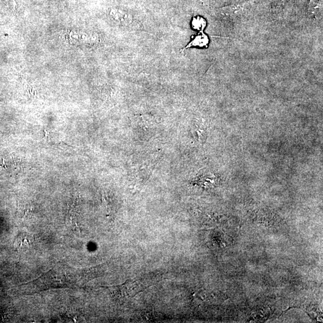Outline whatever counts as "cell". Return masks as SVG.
Masks as SVG:
<instances>
[{
    "label": "cell",
    "instance_id": "7a4b0ae2",
    "mask_svg": "<svg viewBox=\"0 0 323 323\" xmlns=\"http://www.w3.org/2000/svg\"><path fill=\"white\" fill-rule=\"evenodd\" d=\"M110 16L113 21L121 25H128L131 24L132 21L131 14L121 8H112L110 11Z\"/></svg>",
    "mask_w": 323,
    "mask_h": 323
},
{
    "label": "cell",
    "instance_id": "5b68a950",
    "mask_svg": "<svg viewBox=\"0 0 323 323\" xmlns=\"http://www.w3.org/2000/svg\"><path fill=\"white\" fill-rule=\"evenodd\" d=\"M207 22L205 19L200 16H195L191 22L192 27L197 31H203L206 27Z\"/></svg>",
    "mask_w": 323,
    "mask_h": 323
},
{
    "label": "cell",
    "instance_id": "3957f363",
    "mask_svg": "<svg viewBox=\"0 0 323 323\" xmlns=\"http://www.w3.org/2000/svg\"><path fill=\"white\" fill-rule=\"evenodd\" d=\"M210 42L209 36L204 33L203 31H200L197 36H195L191 41L183 48L182 51L190 49V48H203L208 47Z\"/></svg>",
    "mask_w": 323,
    "mask_h": 323
},
{
    "label": "cell",
    "instance_id": "8992f818",
    "mask_svg": "<svg viewBox=\"0 0 323 323\" xmlns=\"http://www.w3.org/2000/svg\"><path fill=\"white\" fill-rule=\"evenodd\" d=\"M5 1H6L8 3L12 5L14 9H16L17 4L15 0H5Z\"/></svg>",
    "mask_w": 323,
    "mask_h": 323
},
{
    "label": "cell",
    "instance_id": "277c9868",
    "mask_svg": "<svg viewBox=\"0 0 323 323\" xmlns=\"http://www.w3.org/2000/svg\"><path fill=\"white\" fill-rule=\"evenodd\" d=\"M323 0H310L308 5V13L311 17L318 18L321 16Z\"/></svg>",
    "mask_w": 323,
    "mask_h": 323
},
{
    "label": "cell",
    "instance_id": "6da1fadb",
    "mask_svg": "<svg viewBox=\"0 0 323 323\" xmlns=\"http://www.w3.org/2000/svg\"><path fill=\"white\" fill-rule=\"evenodd\" d=\"M63 271L52 269L33 282L31 291H41L51 288L70 287L73 284V277L62 274Z\"/></svg>",
    "mask_w": 323,
    "mask_h": 323
}]
</instances>
